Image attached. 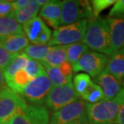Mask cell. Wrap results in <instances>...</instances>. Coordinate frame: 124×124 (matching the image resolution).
I'll return each mask as SVG.
<instances>
[{"mask_svg":"<svg viewBox=\"0 0 124 124\" xmlns=\"http://www.w3.org/2000/svg\"><path fill=\"white\" fill-rule=\"evenodd\" d=\"M110 27L112 54L124 48V17L107 18Z\"/></svg>","mask_w":124,"mask_h":124,"instance_id":"5bb4252c","label":"cell"},{"mask_svg":"<svg viewBox=\"0 0 124 124\" xmlns=\"http://www.w3.org/2000/svg\"><path fill=\"white\" fill-rule=\"evenodd\" d=\"M53 87L45 72L40 76L32 79L20 95L26 101H29L32 105H43Z\"/></svg>","mask_w":124,"mask_h":124,"instance_id":"8992f818","label":"cell"},{"mask_svg":"<svg viewBox=\"0 0 124 124\" xmlns=\"http://www.w3.org/2000/svg\"><path fill=\"white\" fill-rule=\"evenodd\" d=\"M87 25L88 20L83 19L77 23L61 26L54 29L48 46L69 45L82 42L87 29Z\"/></svg>","mask_w":124,"mask_h":124,"instance_id":"7a4b0ae2","label":"cell"},{"mask_svg":"<svg viewBox=\"0 0 124 124\" xmlns=\"http://www.w3.org/2000/svg\"><path fill=\"white\" fill-rule=\"evenodd\" d=\"M0 42L4 48L11 55H17L29 45V40L25 34H16L7 37H0Z\"/></svg>","mask_w":124,"mask_h":124,"instance_id":"9a60e30c","label":"cell"},{"mask_svg":"<svg viewBox=\"0 0 124 124\" xmlns=\"http://www.w3.org/2000/svg\"><path fill=\"white\" fill-rule=\"evenodd\" d=\"M84 101H87L86 103H97L101 101L106 100L105 97H104V93L100 88V86L97 85L96 83L91 84L90 86L89 87L85 93L81 96Z\"/></svg>","mask_w":124,"mask_h":124,"instance_id":"d4e9b609","label":"cell"},{"mask_svg":"<svg viewBox=\"0 0 124 124\" xmlns=\"http://www.w3.org/2000/svg\"><path fill=\"white\" fill-rule=\"evenodd\" d=\"M16 34H24L22 25L14 18L13 13L0 18V37H7Z\"/></svg>","mask_w":124,"mask_h":124,"instance_id":"d6986e66","label":"cell"},{"mask_svg":"<svg viewBox=\"0 0 124 124\" xmlns=\"http://www.w3.org/2000/svg\"><path fill=\"white\" fill-rule=\"evenodd\" d=\"M14 12L11 1L0 0V18L8 16Z\"/></svg>","mask_w":124,"mask_h":124,"instance_id":"4dcf8cb0","label":"cell"},{"mask_svg":"<svg viewBox=\"0 0 124 124\" xmlns=\"http://www.w3.org/2000/svg\"><path fill=\"white\" fill-rule=\"evenodd\" d=\"M115 124H124V105L118 104V110Z\"/></svg>","mask_w":124,"mask_h":124,"instance_id":"836d02e7","label":"cell"},{"mask_svg":"<svg viewBox=\"0 0 124 124\" xmlns=\"http://www.w3.org/2000/svg\"><path fill=\"white\" fill-rule=\"evenodd\" d=\"M14 56L15 55L9 53L0 42V69L3 71Z\"/></svg>","mask_w":124,"mask_h":124,"instance_id":"f546056e","label":"cell"},{"mask_svg":"<svg viewBox=\"0 0 124 124\" xmlns=\"http://www.w3.org/2000/svg\"><path fill=\"white\" fill-rule=\"evenodd\" d=\"M50 116L45 106L28 104L23 112L14 116L9 124H48Z\"/></svg>","mask_w":124,"mask_h":124,"instance_id":"30bf717a","label":"cell"},{"mask_svg":"<svg viewBox=\"0 0 124 124\" xmlns=\"http://www.w3.org/2000/svg\"><path fill=\"white\" fill-rule=\"evenodd\" d=\"M124 17V0H118L109 12L108 18H123Z\"/></svg>","mask_w":124,"mask_h":124,"instance_id":"f1b7e54d","label":"cell"},{"mask_svg":"<svg viewBox=\"0 0 124 124\" xmlns=\"http://www.w3.org/2000/svg\"><path fill=\"white\" fill-rule=\"evenodd\" d=\"M92 83L93 81L91 80L90 76H89L86 73H78L74 77L73 85L77 93L81 97Z\"/></svg>","mask_w":124,"mask_h":124,"instance_id":"484cf974","label":"cell"},{"mask_svg":"<svg viewBox=\"0 0 124 124\" xmlns=\"http://www.w3.org/2000/svg\"><path fill=\"white\" fill-rule=\"evenodd\" d=\"M118 110V104L114 100H103L93 104L85 102L89 124H115Z\"/></svg>","mask_w":124,"mask_h":124,"instance_id":"3957f363","label":"cell"},{"mask_svg":"<svg viewBox=\"0 0 124 124\" xmlns=\"http://www.w3.org/2000/svg\"><path fill=\"white\" fill-rule=\"evenodd\" d=\"M32 80L25 69H21L15 74L11 79L6 81L7 85L15 92L20 94L26 86Z\"/></svg>","mask_w":124,"mask_h":124,"instance_id":"44dd1931","label":"cell"},{"mask_svg":"<svg viewBox=\"0 0 124 124\" xmlns=\"http://www.w3.org/2000/svg\"><path fill=\"white\" fill-rule=\"evenodd\" d=\"M93 82L100 86L106 100H113L123 90L122 81L116 79L106 69L94 78Z\"/></svg>","mask_w":124,"mask_h":124,"instance_id":"7c38bea8","label":"cell"},{"mask_svg":"<svg viewBox=\"0 0 124 124\" xmlns=\"http://www.w3.org/2000/svg\"><path fill=\"white\" fill-rule=\"evenodd\" d=\"M58 68L60 69V71L61 72V73L63 74L64 77L72 79V77H73V69L72 64L69 63L68 61L62 63L61 65L58 66Z\"/></svg>","mask_w":124,"mask_h":124,"instance_id":"1f68e13d","label":"cell"},{"mask_svg":"<svg viewBox=\"0 0 124 124\" xmlns=\"http://www.w3.org/2000/svg\"><path fill=\"white\" fill-rule=\"evenodd\" d=\"M86 117L85 102L78 99L56 112L50 118V124H71Z\"/></svg>","mask_w":124,"mask_h":124,"instance_id":"9c48e42d","label":"cell"},{"mask_svg":"<svg viewBox=\"0 0 124 124\" xmlns=\"http://www.w3.org/2000/svg\"><path fill=\"white\" fill-rule=\"evenodd\" d=\"M62 1L51 0L39 10V16L51 28L56 29L60 27Z\"/></svg>","mask_w":124,"mask_h":124,"instance_id":"4fadbf2b","label":"cell"},{"mask_svg":"<svg viewBox=\"0 0 124 124\" xmlns=\"http://www.w3.org/2000/svg\"><path fill=\"white\" fill-rule=\"evenodd\" d=\"M116 2V0H93L90 2L93 10V18H97L99 14L104 10L112 6Z\"/></svg>","mask_w":124,"mask_h":124,"instance_id":"83f0119b","label":"cell"},{"mask_svg":"<svg viewBox=\"0 0 124 124\" xmlns=\"http://www.w3.org/2000/svg\"><path fill=\"white\" fill-rule=\"evenodd\" d=\"M0 124H9L8 123H0Z\"/></svg>","mask_w":124,"mask_h":124,"instance_id":"ab89813d","label":"cell"},{"mask_svg":"<svg viewBox=\"0 0 124 124\" xmlns=\"http://www.w3.org/2000/svg\"><path fill=\"white\" fill-rule=\"evenodd\" d=\"M22 28L28 39L31 42V44L38 45L44 44L48 41L50 37L51 30L40 17L36 16L31 19L23 24Z\"/></svg>","mask_w":124,"mask_h":124,"instance_id":"8fae6325","label":"cell"},{"mask_svg":"<svg viewBox=\"0 0 124 124\" xmlns=\"http://www.w3.org/2000/svg\"><path fill=\"white\" fill-rule=\"evenodd\" d=\"M80 98L74 90L73 83L69 82L65 85L53 87L45 99L46 108H48L54 112L61 110L67 105Z\"/></svg>","mask_w":124,"mask_h":124,"instance_id":"52a82bcc","label":"cell"},{"mask_svg":"<svg viewBox=\"0 0 124 124\" xmlns=\"http://www.w3.org/2000/svg\"><path fill=\"white\" fill-rule=\"evenodd\" d=\"M71 124H89L88 121H87V117H85L83 118H81L78 121H75V122L72 123Z\"/></svg>","mask_w":124,"mask_h":124,"instance_id":"8d00e7d4","label":"cell"},{"mask_svg":"<svg viewBox=\"0 0 124 124\" xmlns=\"http://www.w3.org/2000/svg\"><path fill=\"white\" fill-rule=\"evenodd\" d=\"M120 52H121V53H122L123 54V55H124V48H122V49H121V50H119Z\"/></svg>","mask_w":124,"mask_h":124,"instance_id":"74e56055","label":"cell"},{"mask_svg":"<svg viewBox=\"0 0 124 124\" xmlns=\"http://www.w3.org/2000/svg\"><path fill=\"white\" fill-rule=\"evenodd\" d=\"M28 59L29 58L23 53L15 55L11 62L8 64V65L2 71L3 72L5 81H8L17 72H19L21 69H25L26 64L28 61Z\"/></svg>","mask_w":124,"mask_h":124,"instance_id":"ffe728a7","label":"cell"},{"mask_svg":"<svg viewBox=\"0 0 124 124\" xmlns=\"http://www.w3.org/2000/svg\"><path fill=\"white\" fill-rule=\"evenodd\" d=\"M88 51H90V49L83 42H78V43L66 45L67 60L73 67L80 61L84 54L87 53Z\"/></svg>","mask_w":124,"mask_h":124,"instance_id":"7402d4cb","label":"cell"},{"mask_svg":"<svg viewBox=\"0 0 124 124\" xmlns=\"http://www.w3.org/2000/svg\"><path fill=\"white\" fill-rule=\"evenodd\" d=\"M28 102L20 94L6 87L0 92V123H8L14 116L23 112Z\"/></svg>","mask_w":124,"mask_h":124,"instance_id":"5b68a950","label":"cell"},{"mask_svg":"<svg viewBox=\"0 0 124 124\" xmlns=\"http://www.w3.org/2000/svg\"><path fill=\"white\" fill-rule=\"evenodd\" d=\"M41 6L38 0H30L25 7L13 12V16L19 24H24L31 19L36 18Z\"/></svg>","mask_w":124,"mask_h":124,"instance_id":"e0dca14e","label":"cell"},{"mask_svg":"<svg viewBox=\"0 0 124 124\" xmlns=\"http://www.w3.org/2000/svg\"><path fill=\"white\" fill-rule=\"evenodd\" d=\"M6 87H7V86L6 81H5V78H4L3 72H2V69H0V92Z\"/></svg>","mask_w":124,"mask_h":124,"instance_id":"d590c367","label":"cell"},{"mask_svg":"<svg viewBox=\"0 0 124 124\" xmlns=\"http://www.w3.org/2000/svg\"><path fill=\"white\" fill-rule=\"evenodd\" d=\"M108 60V56L90 50L73 67V72L81 71L89 76L96 78L105 69Z\"/></svg>","mask_w":124,"mask_h":124,"instance_id":"ba28073f","label":"cell"},{"mask_svg":"<svg viewBox=\"0 0 124 124\" xmlns=\"http://www.w3.org/2000/svg\"><path fill=\"white\" fill-rule=\"evenodd\" d=\"M48 55L44 58L42 63L52 67H58L62 63L67 61L66 45H56L49 46Z\"/></svg>","mask_w":124,"mask_h":124,"instance_id":"ac0fdd59","label":"cell"},{"mask_svg":"<svg viewBox=\"0 0 124 124\" xmlns=\"http://www.w3.org/2000/svg\"><path fill=\"white\" fill-rule=\"evenodd\" d=\"M93 18V10L90 1L64 0L62 1L60 26L77 23Z\"/></svg>","mask_w":124,"mask_h":124,"instance_id":"277c9868","label":"cell"},{"mask_svg":"<svg viewBox=\"0 0 124 124\" xmlns=\"http://www.w3.org/2000/svg\"><path fill=\"white\" fill-rule=\"evenodd\" d=\"M24 69L31 79L36 78L37 77L40 76L41 74L45 73V69H44L43 64L40 62L31 60V59H28V61Z\"/></svg>","mask_w":124,"mask_h":124,"instance_id":"4316f807","label":"cell"},{"mask_svg":"<svg viewBox=\"0 0 124 124\" xmlns=\"http://www.w3.org/2000/svg\"><path fill=\"white\" fill-rule=\"evenodd\" d=\"M50 47L48 45H36L29 44L23 51V53L29 59L37 61H43L46 56L48 55Z\"/></svg>","mask_w":124,"mask_h":124,"instance_id":"cb8c5ba5","label":"cell"},{"mask_svg":"<svg viewBox=\"0 0 124 124\" xmlns=\"http://www.w3.org/2000/svg\"><path fill=\"white\" fill-rule=\"evenodd\" d=\"M40 63L43 64L44 68L45 69L47 76H48V79L50 80L53 87L61 86L65 85V84H68L69 82H71L72 79L64 77L61 73V72L60 71L58 67H52L47 65V64L42 63V62H40Z\"/></svg>","mask_w":124,"mask_h":124,"instance_id":"603a6c76","label":"cell"},{"mask_svg":"<svg viewBox=\"0 0 124 124\" xmlns=\"http://www.w3.org/2000/svg\"><path fill=\"white\" fill-rule=\"evenodd\" d=\"M122 88H123V90H124V81H123V83H122Z\"/></svg>","mask_w":124,"mask_h":124,"instance_id":"f35d334b","label":"cell"},{"mask_svg":"<svg viewBox=\"0 0 124 124\" xmlns=\"http://www.w3.org/2000/svg\"><path fill=\"white\" fill-rule=\"evenodd\" d=\"M29 1L30 0H16V1H11L13 11H16L23 8V7H25L29 3Z\"/></svg>","mask_w":124,"mask_h":124,"instance_id":"d6a6232c","label":"cell"},{"mask_svg":"<svg viewBox=\"0 0 124 124\" xmlns=\"http://www.w3.org/2000/svg\"><path fill=\"white\" fill-rule=\"evenodd\" d=\"M113 100L115 101H116L118 104H122V105H124V90H121L119 92V93H118V95L113 99Z\"/></svg>","mask_w":124,"mask_h":124,"instance_id":"e575fe53","label":"cell"},{"mask_svg":"<svg viewBox=\"0 0 124 124\" xmlns=\"http://www.w3.org/2000/svg\"><path fill=\"white\" fill-rule=\"evenodd\" d=\"M105 69L118 81H124V55L120 51L112 54Z\"/></svg>","mask_w":124,"mask_h":124,"instance_id":"2e32d148","label":"cell"},{"mask_svg":"<svg viewBox=\"0 0 124 124\" xmlns=\"http://www.w3.org/2000/svg\"><path fill=\"white\" fill-rule=\"evenodd\" d=\"M82 42L94 52L106 56L112 55L110 31L107 19L98 16L88 20Z\"/></svg>","mask_w":124,"mask_h":124,"instance_id":"6da1fadb","label":"cell"}]
</instances>
